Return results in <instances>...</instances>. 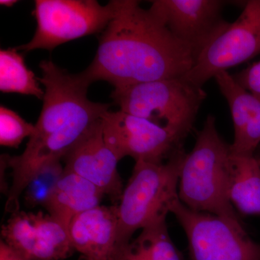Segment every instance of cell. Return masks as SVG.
I'll use <instances>...</instances> for the list:
<instances>
[{
	"label": "cell",
	"instance_id": "1",
	"mask_svg": "<svg viewBox=\"0 0 260 260\" xmlns=\"http://www.w3.org/2000/svg\"><path fill=\"white\" fill-rule=\"evenodd\" d=\"M194 51L136 0H119L114 19L99 38L90 66L82 74L90 84L104 80L114 88L180 78L194 66Z\"/></svg>",
	"mask_w": 260,
	"mask_h": 260
},
{
	"label": "cell",
	"instance_id": "2",
	"mask_svg": "<svg viewBox=\"0 0 260 260\" xmlns=\"http://www.w3.org/2000/svg\"><path fill=\"white\" fill-rule=\"evenodd\" d=\"M44 86L43 107L26 148L18 156H7L13 171L12 188L25 190L44 164L61 160L109 111V104L88 99L90 83L82 74H71L51 60L39 64Z\"/></svg>",
	"mask_w": 260,
	"mask_h": 260
},
{
	"label": "cell",
	"instance_id": "3",
	"mask_svg": "<svg viewBox=\"0 0 260 260\" xmlns=\"http://www.w3.org/2000/svg\"><path fill=\"white\" fill-rule=\"evenodd\" d=\"M231 144L219 135L215 118L208 115L190 153L181 165L179 197L194 211L213 214L242 224L229 199Z\"/></svg>",
	"mask_w": 260,
	"mask_h": 260
},
{
	"label": "cell",
	"instance_id": "4",
	"mask_svg": "<svg viewBox=\"0 0 260 260\" xmlns=\"http://www.w3.org/2000/svg\"><path fill=\"white\" fill-rule=\"evenodd\" d=\"M184 148L162 162L138 160L118 207L117 248L132 240L136 231L167 220L179 200V174Z\"/></svg>",
	"mask_w": 260,
	"mask_h": 260
},
{
	"label": "cell",
	"instance_id": "5",
	"mask_svg": "<svg viewBox=\"0 0 260 260\" xmlns=\"http://www.w3.org/2000/svg\"><path fill=\"white\" fill-rule=\"evenodd\" d=\"M206 96L203 88L184 76L114 88L111 95L122 112L143 118L183 141Z\"/></svg>",
	"mask_w": 260,
	"mask_h": 260
},
{
	"label": "cell",
	"instance_id": "6",
	"mask_svg": "<svg viewBox=\"0 0 260 260\" xmlns=\"http://www.w3.org/2000/svg\"><path fill=\"white\" fill-rule=\"evenodd\" d=\"M119 0L102 5L96 0H36L37 26L31 40L19 50L52 51L58 46L103 32L114 19Z\"/></svg>",
	"mask_w": 260,
	"mask_h": 260
},
{
	"label": "cell",
	"instance_id": "7",
	"mask_svg": "<svg viewBox=\"0 0 260 260\" xmlns=\"http://www.w3.org/2000/svg\"><path fill=\"white\" fill-rule=\"evenodd\" d=\"M174 214L187 238L191 260H260V244L242 224L189 209L178 200Z\"/></svg>",
	"mask_w": 260,
	"mask_h": 260
},
{
	"label": "cell",
	"instance_id": "8",
	"mask_svg": "<svg viewBox=\"0 0 260 260\" xmlns=\"http://www.w3.org/2000/svg\"><path fill=\"white\" fill-rule=\"evenodd\" d=\"M260 54V0H249L239 18L210 43L184 75L203 88L210 78Z\"/></svg>",
	"mask_w": 260,
	"mask_h": 260
},
{
	"label": "cell",
	"instance_id": "9",
	"mask_svg": "<svg viewBox=\"0 0 260 260\" xmlns=\"http://www.w3.org/2000/svg\"><path fill=\"white\" fill-rule=\"evenodd\" d=\"M103 133L118 160L129 156L138 160L162 162L182 148L183 140L143 118L119 110L102 118Z\"/></svg>",
	"mask_w": 260,
	"mask_h": 260
},
{
	"label": "cell",
	"instance_id": "10",
	"mask_svg": "<svg viewBox=\"0 0 260 260\" xmlns=\"http://www.w3.org/2000/svg\"><path fill=\"white\" fill-rule=\"evenodd\" d=\"M149 10L174 37L190 48L198 58L230 25L221 0H153ZM196 61V60H195Z\"/></svg>",
	"mask_w": 260,
	"mask_h": 260
},
{
	"label": "cell",
	"instance_id": "11",
	"mask_svg": "<svg viewBox=\"0 0 260 260\" xmlns=\"http://www.w3.org/2000/svg\"><path fill=\"white\" fill-rule=\"evenodd\" d=\"M1 235L3 242L29 260H64L75 251L69 228L42 211L12 214Z\"/></svg>",
	"mask_w": 260,
	"mask_h": 260
},
{
	"label": "cell",
	"instance_id": "12",
	"mask_svg": "<svg viewBox=\"0 0 260 260\" xmlns=\"http://www.w3.org/2000/svg\"><path fill=\"white\" fill-rule=\"evenodd\" d=\"M63 159L65 171L93 183L114 203L120 201L124 189L117 170L119 160L104 140L102 119Z\"/></svg>",
	"mask_w": 260,
	"mask_h": 260
},
{
	"label": "cell",
	"instance_id": "13",
	"mask_svg": "<svg viewBox=\"0 0 260 260\" xmlns=\"http://www.w3.org/2000/svg\"><path fill=\"white\" fill-rule=\"evenodd\" d=\"M118 207L99 205L70 223L72 245L85 260H113L117 249Z\"/></svg>",
	"mask_w": 260,
	"mask_h": 260
},
{
	"label": "cell",
	"instance_id": "14",
	"mask_svg": "<svg viewBox=\"0 0 260 260\" xmlns=\"http://www.w3.org/2000/svg\"><path fill=\"white\" fill-rule=\"evenodd\" d=\"M214 78L232 112L234 139L231 151L254 155L260 143V99L243 88L228 71L220 72Z\"/></svg>",
	"mask_w": 260,
	"mask_h": 260
},
{
	"label": "cell",
	"instance_id": "15",
	"mask_svg": "<svg viewBox=\"0 0 260 260\" xmlns=\"http://www.w3.org/2000/svg\"><path fill=\"white\" fill-rule=\"evenodd\" d=\"M103 191L75 173L65 171L44 208L49 215L69 228L80 214L99 206Z\"/></svg>",
	"mask_w": 260,
	"mask_h": 260
},
{
	"label": "cell",
	"instance_id": "16",
	"mask_svg": "<svg viewBox=\"0 0 260 260\" xmlns=\"http://www.w3.org/2000/svg\"><path fill=\"white\" fill-rule=\"evenodd\" d=\"M229 199L243 215L260 216V164L254 155L232 153Z\"/></svg>",
	"mask_w": 260,
	"mask_h": 260
},
{
	"label": "cell",
	"instance_id": "17",
	"mask_svg": "<svg viewBox=\"0 0 260 260\" xmlns=\"http://www.w3.org/2000/svg\"><path fill=\"white\" fill-rule=\"evenodd\" d=\"M113 260L184 259L164 220L144 228L136 239L118 247Z\"/></svg>",
	"mask_w": 260,
	"mask_h": 260
},
{
	"label": "cell",
	"instance_id": "18",
	"mask_svg": "<svg viewBox=\"0 0 260 260\" xmlns=\"http://www.w3.org/2000/svg\"><path fill=\"white\" fill-rule=\"evenodd\" d=\"M39 78L25 64L23 56L16 48L0 51V90L3 93H15L32 95L43 99L44 90Z\"/></svg>",
	"mask_w": 260,
	"mask_h": 260
},
{
	"label": "cell",
	"instance_id": "19",
	"mask_svg": "<svg viewBox=\"0 0 260 260\" xmlns=\"http://www.w3.org/2000/svg\"><path fill=\"white\" fill-rule=\"evenodd\" d=\"M64 172L61 160H54L38 169L24 191V202L28 208L45 207Z\"/></svg>",
	"mask_w": 260,
	"mask_h": 260
},
{
	"label": "cell",
	"instance_id": "20",
	"mask_svg": "<svg viewBox=\"0 0 260 260\" xmlns=\"http://www.w3.org/2000/svg\"><path fill=\"white\" fill-rule=\"evenodd\" d=\"M35 126L28 123L14 111L0 107V144L9 148H18L27 137L30 138Z\"/></svg>",
	"mask_w": 260,
	"mask_h": 260
},
{
	"label": "cell",
	"instance_id": "21",
	"mask_svg": "<svg viewBox=\"0 0 260 260\" xmlns=\"http://www.w3.org/2000/svg\"><path fill=\"white\" fill-rule=\"evenodd\" d=\"M232 76L243 88L260 99V60Z\"/></svg>",
	"mask_w": 260,
	"mask_h": 260
},
{
	"label": "cell",
	"instance_id": "22",
	"mask_svg": "<svg viewBox=\"0 0 260 260\" xmlns=\"http://www.w3.org/2000/svg\"><path fill=\"white\" fill-rule=\"evenodd\" d=\"M0 260H29L18 251L8 245L5 242H0Z\"/></svg>",
	"mask_w": 260,
	"mask_h": 260
},
{
	"label": "cell",
	"instance_id": "23",
	"mask_svg": "<svg viewBox=\"0 0 260 260\" xmlns=\"http://www.w3.org/2000/svg\"><path fill=\"white\" fill-rule=\"evenodd\" d=\"M17 3H18V1H15V0H1L0 1V5L10 8V7L16 4Z\"/></svg>",
	"mask_w": 260,
	"mask_h": 260
},
{
	"label": "cell",
	"instance_id": "24",
	"mask_svg": "<svg viewBox=\"0 0 260 260\" xmlns=\"http://www.w3.org/2000/svg\"><path fill=\"white\" fill-rule=\"evenodd\" d=\"M258 160H259V164H260V159H258Z\"/></svg>",
	"mask_w": 260,
	"mask_h": 260
}]
</instances>
